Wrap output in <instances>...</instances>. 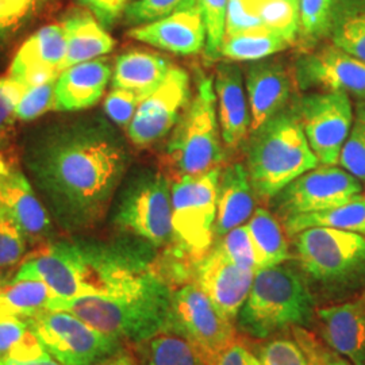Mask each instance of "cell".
I'll return each mask as SVG.
<instances>
[{
  "instance_id": "cell-1",
  "label": "cell",
  "mask_w": 365,
  "mask_h": 365,
  "mask_svg": "<svg viewBox=\"0 0 365 365\" xmlns=\"http://www.w3.org/2000/svg\"><path fill=\"white\" fill-rule=\"evenodd\" d=\"M125 164V149L115 137L81 126L43 145L34 160V172L57 220L76 230L105 215Z\"/></svg>"
},
{
  "instance_id": "cell-2",
  "label": "cell",
  "mask_w": 365,
  "mask_h": 365,
  "mask_svg": "<svg viewBox=\"0 0 365 365\" xmlns=\"http://www.w3.org/2000/svg\"><path fill=\"white\" fill-rule=\"evenodd\" d=\"M45 282L60 299L122 298L172 289L138 250L86 241H60L33 253L13 280Z\"/></svg>"
},
{
  "instance_id": "cell-3",
  "label": "cell",
  "mask_w": 365,
  "mask_h": 365,
  "mask_svg": "<svg viewBox=\"0 0 365 365\" xmlns=\"http://www.w3.org/2000/svg\"><path fill=\"white\" fill-rule=\"evenodd\" d=\"M318 165L302 128L297 103L249 135L247 170L255 195L262 202L272 200L289 182Z\"/></svg>"
},
{
  "instance_id": "cell-4",
  "label": "cell",
  "mask_w": 365,
  "mask_h": 365,
  "mask_svg": "<svg viewBox=\"0 0 365 365\" xmlns=\"http://www.w3.org/2000/svg\"><path fill=\"white\" fill-rule=\"evenodd\" d=\"M315 300L299 269L289 265L255 272L248 298L237 317V330L250 339H267L294 327H307Z\"/></svg>"
},
{
  "instance_id": "cell-5",
  "label": "cell",
  "mask_w": 365,
  "mask_h": 365,
  "mask_svg": "<svg viewBox=\"0 0 365 365\" xmlns=\"http://www.w3.org/2000/svg\"><path fill=\"white\" fill-rule=\"evenodd\" d=\"M220 129L214 81L211 76H205L175 126L163 156V170L168 182L199 178L221 170L225 155Z\"/></svg>"
},
{
  "instance_id": "cell-6",
  "label": "cell",
  "mask_w": 365,
  "mask_h": 365,
  "mask_svg": "<svg viewBox=\"0 0 365 365\" xmlns=\"http://www.w3.org/2000/svg\"><path fill=\"white\" fill-rule=\"evenodd\" d=\"M295 260L307 286L339 295L365 287V237L333 227L294 235Z\"/></svg>"
},
{
  "instance_id": "cell-7",
  "label": "cell",
  "mask_w": 365,
  "mask_h": 365,
  "mask_svg": "<svg viewBox=\"0 0 365 365\" xmlns=\"http://www.w3.org/2000/svg\"><path fill=\"white\" fill-rule=\"evenodd\" d=\"M172 289L137 297H78L53 300L48 310L76 315L107 336L143 344L168 327Z\"/></svg>"
},
{
  "instance_id": "cell-8",
  "label": "cell",
  "mask_w": 365,
  "mask_h": 365,
  "mask_svg": "<svg viewBox=\"0 0 365 365\" xmlns=\"http://www.w3.org/2000/svg\"><path fill=\"white\" fill-rule=\"evenodd\" d=\"M221 170L170 182L175 242L192 261L206 256L215 242L217 187Z\"/></svg>"
},
{
  "instance_id": "cell-9",
  "label": "cell",
  "mask_w": 365,
  "mask_h": 365,
  "mask_svg": "<svg viewBox=\"0 0 365 365\" xmlns=\"http://www.w3.org/2000/svg\"><path fill=\"white\" fill-rule=\"evenodd\" d=\"M25 321L45 351L61 365H96L123 351L120 339L68 312L42 310Z\"/></svg>"
},
{
  "instance_id": "cell-10",
  "label": "cell",
  "mask_w": 365,
  "mask_h": 365,
  "mask_svg": "<svg viewBox=\"0 0 365 365\" xmlns=\"http://www.w3.org/2000/svg\"><path fill=\"white\" fill-rule=\"evenodd\" d=\"M167 329L190 339L210 365H214L218 356L238 337L235 324L226 319L194 283L172 289Z\"/></svg>"
},
{
  "instance_id": "cell-11",
  "label": "cell",
  "mask_w": 365,
  "mask_h": 365,
  "mask_svg": "<svg viewBox=\"0 0 365 365\" xmlns=\"http://www.w3.org/2000/svg\"><path fill=\"white\" fill-rule=\"evenodd\" d=\"M115 223L156 248L175 244L168 179L157 173L134 182L120 200Z\"/></svg>"
},
{
  "instance_id": "cell-12",
  "label": "cell",
  "mask_w": 365,
  "mask_h": 365,
  "mask_svg": "<svg viewBox=\"0 0 365 365\" xmlns=\"http://www.w3.org/2000/svg\"><path fill=\"white\" fill-rule=\"evenodd\" d=\"M361 191V182L348 170L321 164L289 182L272 200L276 215L284 221L289 217L336 209Z\"/></svg>"
},
{
  "instance_id": "cell-13",
  "label": "cell",
  "mask_w": 365,
  "mask_h": 365,
  "mask_svg": "<svg viewBox=\"0 0 365 365\" xmlns=\"http://www.w3.org/2000/svg\"><path fill=\"white\" fill-rule=\"evenodd\" d=\"M306 138L322 165H339V155L352 128L351 98L339 92H315L297 103Z\"/></svg>"
},
{
  "instance_id": "cell-14",
  "label": "cell",
  "mask_w": 365,
  "mask_h": 365,
  "mask_svg": "<svg viewBox=\"0 0 365 365\" xmlns=\"http://www.w3.org/2000/svg\"><path fill=\"white\" fill-rule=\"evenodd\" d=\"M294 76L302 91L315 88L365 101V61L333 43H321L302 53L295 61Z\"/></svg>"
},
{
  "instance_id": "cell-15",
  "label": "cell",
  "mask_w": 365,
  "mask_h": 365,
  "mask_svg": "<svg viewBox=\"0 0 365 365\" xmlns=\"http://www.w3.org/2000/svg\"><path fill=\"white\" fill-rule=\"evenodd\" d=\"M190 102V76L180 66H172L163 84L138 106L128 126L131 141L146 146L164 138L178 125Z\"/></svg>"
},
{
  "instance_id": "cell-16",
  "label": "cell",
  "mask_w": 365,
  "mask_h": 365,
  "mask_svg": "<svg viewBox=\"0 0 365 365\" xmlns=\"http://www.w3.org/2000/svg\"><path fill=\"white\" fill-rule=\"evenodd\" d=\"M255 272L240 268L214 244L209 253L195 261L190 283L200 288L217 310L233 324L248 298Z\"/></svg>"
},
{
  "instance_id": "cell-17",
  "label": "cell",
  "mask_w": 365,
  "mask_h": 365,
  "mask_svg": "<svg viewBox=\"0 0 365 365\" xmlns=\"http://www.w3.org/2000/svg\"><path fill=\"white\" fill-rule=\"evenodd\" d=\"M244 81L250 110L252 134L288 107L295 76L280 60L268 57L249 63L245 66Z\"/></svg>"
},
{
  "instance_id": "cell-18",
  "label": "cell",
  "mask_w": 365,
  "mask_h": 365,
  "mask_svg": "<svg viewBox=\"0 0 365 365\" xmlns=\"http://www.w3.org/2000/svg\"><path fill=\"white\" fill-rule=\"evenodd\" d=\"M0 211L11 218L27 242H42L52 232L48 211L15 164L0 155Z\"/></svg>"
},
{
  "instance_id": "cell-19",
  "label": "cell",
  "mask_w": 365,
  "mask_h": 365,
  "mask_svg": "<svg viewBox=\"0 0 365 365\" xmlns=\"http://www.w3.org/2000/svg\"><path fill=\"white\" fill-rule=\"evenodd\" d=\"M66 56V30L61 24L41 27L22 43L9 76L27 88L57 78Z\"/></svg>"
},
{
  "instance_id": "cell-20",
  "label": "cell",
  "mask_w": 365,
  "mask_h": 365,
  "mask_svg": "<svg viewBox=\"0 0 365 365\" xmlns=\"http://www.w3.org/2000/svg\"><path fill=\"white\" fill-rule=\"evenodd\" d=\"M321 339L353 365H365V291L357 298L315 309Z\"/></svg>"
},
{
  "instance_id": "cell-21",
  "label": "cell",
  "mask_w": 365,
  "mask_h": 365,
  "mask_svg": "<svg viewBox=\"0 0 365 365\" xmlns=\"http://www.w3.org/2000/svg\"><path fill=\"white\" fill-rule=\"evenodd\" d=\"M129 36L150 46L180 56L202 52L207 38L203 15L197 4L155 22L134 26Z\"/></svg>"
},
{
  "instance_id": "cell-22",
  "label": "cell",
  "mask_w": 365,
  "mask_h": 365,
  "mask_svg": "<svg viewBox=\"0 0 365 365\" xmlns=\"http://www.w3.org/2000/svg\"><path fill=\"white\" fill-rule=\"evenodd\" d=\"M214 88L222 141L227 149H237L247 144L250 134V110L242 69L233 63H221Z\"/></svg>"
},
{
  "instance_id": "cell-23",
  "label": "cell",
  "mask_w": 365,
  "mask_h": 365,
  "mask_svg": "<svg viewBox=\"0 0 365 365\" xmlns=\"http://www.w3.org/2000/svg\"><path fill=\"white\" fill-rule=\"evenodd\" d=\"M113 75L105 58H95L69 66L56 83L57 111H78L96 105Z\"/></svg>"
},
{
  "instance_id": "cell-24",
  "label": "cell",
  "mask_w": 365,
  "mask_h": 365,
  "mask_svg": "<svg viewBox=\"0 0 365 365\" xmlns=\"http://www.w3.org/2000/svg\"><path fill=\"white\" fill-rule=\"evenodd\" d=\"M255 200L247 165L235 163L225 167L217 187L215 240L248 222L255 212Z\"/></svg>"
},
{
  "instance_id": "cell-25",
  "label": "cell",
  "mask_w": 365,
  "mask_h": 365,
  "mask_svg": "<svg viewBox=\"0 0 365 365\" xmlns=\"http://www.w3.org/2000/svg\"><path fill=\"white\" fill-rule=\"evenodd\" d=\"M60 24L64 27L66 36V56L63 71L106 56L115 46L114 38L88 10H71Z\"/></svg>"
},
{
  "instance_id": "cell-26",
  "label": "cell",
  "mask_w": 365,
  "mask_h": 365,
  "mask_svg": "<svg viewBox=\"0 0 365 365\" xmlns=\"http://www.w3.org/2000/svg\"><path fill=\"white\" fill-rule=\"evenodd\" d=\"M172 64L157 53L131 51L117 58L113 72V88L135 93L144 102L168 76Z\"/></svg>"
},
{
  "instance_id": "cell-27",
  "label": "cell",
  "mask_w": 365,
  "mask_h": 365,
  "mask_svg": "<svg viewBox=\"0 0 365 365\" xmlns=\"http://www.w3.org/2000/svg\"><path fill=\"white\" fill-rule=\"evenodd\" d=\"M289 237L310 227H333L365 237V194L353 196L351 200L336 209L322 212L289 217L283 221Z\"/></svg>"
},
{
  "instance_id": "cell-28",
  "label": "cell",
  "mask_w": 365,
  "mask_h": 365,
  "mask_svg": "<svg viewBox=\"0 0 365 365\" xmlns=\"http://www.w3.org/2000/svg\"><path fill=\"white\" fill-rule=\"evenodd\" d=\"M327 39L365 61V0H336Z\"/></svg>"
},
{
  "instance_id": "cell-29",
  "label": "cell",
  "mask_w": 365,
  "mask_h": 365,
  "mask_svg": "<svg viewBox=\"0 0 365 365\" xmlns=\"http://www.w3.org/2000/svg\"><path fill=\"white\" fill-rule=\"evenodd\" d=\"M57 298L52 288L42 280H11L0 288V312L26 319L48 310Z\"/></svg>"
},
{
  "instance_id": "cell-30",
  "label": "cell",
  "mask_w": 365,
  "mask_h": 365,
  "mask_svg": "<svg viewBox=\"0 0 365 365\" xmlns=\"http://www.w3.org/2000/svg\"><path fill=\"white\" fill-rule=\"evenodd\" d=\"M247 225L257 249L260 268L280 265L291 259L287 233H284L274 214L264 207H257Z\"/></svg>"
},
{
  "instance_id": "cell-31",
  "label": "cell",
  "mask_w": 365,
  "mask_h": 365,
  "mask_svg": "<svg viewBox=\"0 0 365 365\" xmlns=\"http://www.w3.org/2000/svg\"><path fill=\"white\" fill-rule=\"evenodd\" d=\"M140 345L144 365H210L190 339L173 330H163Z\"/></svg>"
},
{
  "instance_id": "cell-32",
  "label": "cell",
  "mask_w": 365,
  "mask_h": 365,
  "mask_svg": "<svg viewBox=\"0 0 365 365\" xmlns=\"http://www.w3.org/2000/svg\"><path fill=\"white\" fill-rule=\"evenodd\" d=\"M48 354L25 319L0 312V359L27 361Z\"/></svg>"
},
{
  "instance_id": "cell-33",
  "label": "cell",
  "mask_w": 365,
  "mask_h": 365,
  "mask_svg": "<svg viewBox=\"0 0 365 365\" xmlns=\"http://www.w3.org/2000/svg\"><path fill=\"white\" fill-rule=\"evenodd\" d=\"M292 46V43L276 33H248L238 36H225L222 41L221 57L230 61L252 63Z\"/></svg>"
},
{
  "instance_id": "cell-34",
  "label": "cell",
  "mask_w": 365,
  "mask_h": 365,
  "mask_svg": "<svg viewBox=\"0 0 365 365\" xmlns=\"http://www.w3.org/2000/svg\"><path fill=\"white\" fill-rule=\"evenodd\" d=\"M336 0H299V27L297 42L304 52L329 37Z\"/></svg>"
},
{
  "instance_id": "cell-35",
  "label": "cell",
  "mask_w": 365,
  "mask_h": 365,
  "mask_svg": "<svg viewBox=\"0 0 365 365\" xmlns=\"http://www.w3.org/2000/svg\"><path fill=\"white\" fill-rule=\"evenodd\" d=\"M339 167L365 182V101L353 108L352 128L339 155Z\"/></svg>"
},
{
  "instance_id": "cell-36",
  "label": "cell",
  "mask_w": 365,
  "mask_h": 365,
  "mask_svg": "<svg viewBox=\"0 0 365 365\" xmlns=\"http://www.w3.org/2000/svg\"><path fill=\"white\" fill-rule=\"evenodd\" d=\"M214 244H217L222 249V252L240 268L252 272L260 269L257 249L250 235L248 225L237 226L221 238L215 240Z\"/></svg>"
},
{
  "instance_id": "cell-37",
  "label": "cell",
  "mask_w": 365,
  "mask_h": 365,
  "mask_svg": "<svg viewBox=\"0 0 365 365\" xmlns=\"http://www.w3.org/2000/svg\"><path fill=\"white\" fill-rule=\"evenodd\" d=\"M196 6V0H134L125 10L129 25L141 26Z\"/></svg>"
},
{
  "instance_id": "cell-38",
  "label": "cell",
  "mask_w": 365,
  "mask_h": 365,
  "mask_svg": "<svg viewBox=\"0 0 365 365\" xmlns=\"http://www.w3.org/2000/svg\"><path fill=\"white\" fill-rule=\"evenodd\" d=\"M229 0H197V6L203 15L206 25V46L205 53L210 61L221 57L222 41L225 37L226 14Z\"/></svg>"
},
{
  "instance_id": "cell-39",
  "label": "cell",
  "mask_w": 365,
  "mask_h": 365,
  "mask_svg": "<svg viewBox=\"0 0 365 365\" xmlns=\"http://www.w3.org/2000/svg\"><path fill=\"white\" fill-rule=\"evenodd\" d=\"M27 91L25 84L11 76L0 78V146L9 144L13 137L16 106Z\"/></svg>"
},
{
  "instance_id": "cell-40",
  "label": "cell",
  "mask_w": 365,
  "mask_h": 365,
  "mask_svg": "<svg viewBox=\"0 0 365 365\" xmlns=\"http://www.w3.org/2000/svg\"><path fill=\"white\" fill-rule=\"evenodd\" d=\"M57 78H53L43 84L27 88L25 95L16 106V118L21 120H31L53 110L57 111V102H56Z\"/></svg>"
},
{
  "instance_id": "cell-41",
  "label": "cell",
  "mask_w": 365,
  "mask_h": 365,
  "mask_svg": "<svg viewBox=\"0 0 365 365\" xmlns=\"http://www.w3.org/2000/svg\"><path fill=\"white\" fill-rule=\"evenodd\" d=\"M260 365H309L307 357L295 339L267 341L256 354Z\"/></svg>"
},
{
  "instance_id": "cell-42",
  "label": "cell",
  "mask_w": 365,
  "mask_h": 365,
  "mask_svg": "<svg viewBox=\"0 0 365 365\" xmlns=\"http://www.w3.org/2000/svg\"><path fill=\"white\" fill-rule=\"evenodd\" d=\"M27 240L15 222L0 211V268L15 265L26 252Z\"/></svg>"
},
{
  "instance_id": "cell-43",
  "label": "cell",
  "mask_w": 365,
  "mask_h": 365,
  "mask_svg": "<svg viewBox=\"0 0 365 365\" xmlns=\"http://www.w3.org/2000/svg\"><path fill=\"white\" fill-rule=\"evenodd\" d=\"M141 103L143 99L135 93L122 88H113L106 98V114L119 126L128 128Z\"/></svg>"
},
{
  "instance_id": "cell-44",
  "label": "cell",
  "mask_w": 365,
  "mask_h": 365,
  "mask_svg": "<svg viewBox=\"0 0 365 365\" xmlns=\"http://www.w3.org/2000/svg\"><path fill=\"white\" fill-rule=\"evenodd\" d=\"M101 22L103 27L115 25L118 19L125 14L129 0H78Z\"/></svg>"
},
{
  "instance_id": "cell-45",
  "label": "cell",
  "mask_w": 365,
  "mask_h": 365,
  "mask_svg": "<svg viewBox=\"0 0 365 365\" xmlns=\"http://www.w3.org/2000/svg\"><path fill=\"white\" fill-rule=\"evenodd\" d=\"M214 365H260L256 354L250 352L248 345L237 337L223 352L218 356Z\"/></svg>"
},
{
  "instance_id": "cell-46",
  "label": "cell",
  "mask_w": 365,
  "mask_h": 365,
  "mask_svg": "<svg viewBox=\"0 0 365 365\" xmlns=\"http://www.w3.org/2000/svg\"><path fill=\"white\" fill-rule=\"evenodd\" d=\"M294 339L299 344L300 348L307 357L309 365H322L319 354H318V344L319 341L315 339L313 333L306 330L304 327H294L291 329Z\"/></svg>"
},
{
  "instance_id": "cell-47",
  "label": "cell",
  "mask_w": 365,
  "mask_h": 365,
  "mask_svg": "<svg viewBox=\"0 0 365 365\" xmlns=\"http://www.w3.org/2000/svg\"><path fill=\"white\" fill-rule=\"evenodd\" d=\"M24 21L14 11L7 0H0V37L9 36Z\"/></svg>"
},
{
  "instance_id": "cell-48",
  "label": "cell",
  "mask_w": 365,
  "mask_h": 365,
  "mask_svg": "<svg viewBox=\"0 0 365 365\" xmlns=\"http://www.w3.org/2000/svg\"><path fill=\"white\" fill-rule=\"evenodd\" d=\"M18 16L26 22L29 18L39 13L45 6L53 0H7Z\"/></svg>"
},
{
  "instance_id": "cell-49",
  "label": "cell",
  "mask_w": 365,
  "mask_h": 365,
  "mask_svg": "<svg viewBox=\"0 0 365 365\" xmlns=\"http://www.w3.org/2000/svg\"><path fill=\"white\" fill-rule=\"evenodd\" d=\"M318 354L321 359L322 365H353L346 357L341 356L339 353L334 352L329 346H325L324 344H318Z\"/></svg>"
},
{
  "instance_id": "cell-50",
  "label": "cell",
  "mask_w": 365,
  "mask_h": 365,
  "mask_svg": "<svg viewBox=\"0 0 365 365\" xmlns=\"http://www.w3.org/2000/svg\"><path fill=\"white\" fill-rule=\"evenodd\" d=\"M0 365H61L58 361L52 359L51 354L36 359V360H27V361H21V360H13V359H0Z\"/></svg>"
},
{
  "instance_id": "cell-51",
  "label": "cell",
  "mask_w": 365,
  "mask_h": 365,
  "mask_svg": "<svg viewBox=\"0 0 365 365\" xmlns=\"http://www.w3.org/2000/svg\"><path fill=\"white\" fill-rule=\"evenodd\" d=\"M96 365H135V361H134L133 356H130L129 353L120 351L117 354L106 359L102 363Z\"/></svg>"
},
{
  "instance_id": "cell-52",
  "label": "cell",
  "mask_w": 365,
  "mask_h": 365,
  "mask_svg": "<svg viewBox=\"0 0 365 365\" xmlns=\"http://www.w3.org/2000/svg\"><path fill=\"white\" fill-rule=\"evenodd\" d=\"M289 4H292L295 9H298L299 10V0H287Z\"/></svg>"
},
{
  "instance_id": "cell-53",
  "label": "cell",
  "mask_w": 365,
  "mask_h": 365,
  "mask_svg": "<svg viewBox=\"0 0 365 365\" xmlns=\"http://www.w3.org/2000/svg\"><path fill=\"white\" fill-rule=\"evenodd\" d=\"M6 283H9V282L4 279V276H1V274H0V288L3 287Z\"/></svg>"
},
{
  "instance_id": "cell-54",
  "label": "cell",
  "mask_w": 365,
  "mask_h": 365,
  "mask_svg": "<svg viewBox=\"0 0 365 365\" xmlns=\"http://www.w3.org/2000/svg\"><path fill=\"white\" fill-rule=\"evenodd\" d=\"M364 194H365V184H364Z\"/></svg>"
},
{
  "instance_id": "cell-55",
  "label": "cell",
  "mask_w": 365,
  "mask_h": 365,
  "mask_svg": "<svg viewBox=\"0 0 365 365\" xmlns=\"http://www.w3.org/2000/svg\"><path fill=\"white\" fill-rule=\"evenodd\" d=\"M129 1H134V0H129Z\"/></svg>"
}]
</instances>
